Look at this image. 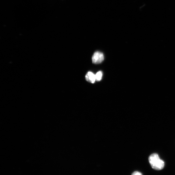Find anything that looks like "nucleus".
<instances>
[{
	"label": "nucleus",
	"instance_id": "1",
	"mask_svg": "<svg viewBox=\"0 0 175 175\" xmlns=\"http://www.w3.org/2000/svg\"><path fill=\"white\" fill-rule=\"evenodd\" d=\"M149 163L152 168L156 170H161L164 168L165 162L161 160L158 154L153 153L151 155L149 158Z\"/></svg>",
	"mask_w": 175,
	"mask_h": 175
},
{
	"label": "nucleus",
	"instance_id": "3",
	"mask_svg": "<svg viewBox=\"0 0 175 175\" xmlns=\"http://www.w3.org/2000/svg\"><path fill=\"white\" fill-rule=\"evenodd\" d=\"M86 77L87 81L92 83H94L96 79V75L91 72H88Z\"/></svg>",
	"mask_w": 175,
	"mask_h": 175
},
{
	"label": "nucleus",
	"instance_id": "5",
	"mask_svg": "<svg viewBox=\"0 0 175 175\" xmlns=\"http://www.w3.org/2000/svg\"><path fill=\"white\" fill-rule=\"evenodd\" d=\"M132 175H142V174L140 172L136 171L133 173Z\"/></svg>",
	"mask_w": 175,
	"mask_h": 175
},
{
	"label": "nucleus",
	"instance_id": "4",
	"mask_svg": "<svg viewBox=\"0 0 175 175\" xmlns=\"http://www.w3.org/2000/svg\"><path fill=\"white\" fill-rule=\"evenodd\" d=\"M96 80L97 81H100L102 78V73L101 71H99L96 74Z\"/></svg>",
	"mask_w": 175,
	"mask_h": 175
},
{
	"label": "nucleus",
	"instance_id": "2",
	"mask_svg": "<svg viewBox=\"0 0 175 175\" xmlns=\"http://www.w3.org/2000/svg\"><path fill=\"white\" fill-rule=\"evenodd\" d=\"M103 54L99 52H95L92 57V62L93 64H99L103 62L104 60Z\"/></svg>",
	"mask_w": 175,
	"mask_h": 175
}]
</instances>
